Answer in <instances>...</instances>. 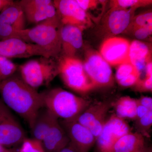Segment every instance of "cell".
<instances>
[{
  "label": "cell",
  "mask_w": 152,
  "mask_h": 152,
  "mask_svg": "<svg viewBox=\"0 0 152 152\" xmlns=\"http://www.w3.org/2000/svg\"><path fill=\"white\" fill-rule=\"evenodd\" d=\"M110 8L138 9L151 5L152 0H112L109 2Z\"/></svg>",
  "instance_id": "25"
},
{
  "label": "cell",
  "mask_w": 152,
  "mask_h": 152,
  "mask_svg": "<svg viewBox=\"0 0 152 152\" xmlns=\"http://www.w3.org/2000/svg\"><path fill=\"white\" fill-rule=\"evenodd\" d=\"M8 149L0 145V152H7Z\"/></svg>",
  "instance_id": "39"
},
{
  "label": "cell",
  "mask_w": 152,
  "mask_h": 152,
  "mask_svg": "<svg viewBox=\"0 0 152 152\" xmlns=\"http://www.w3.org/2000/svg\"><path fill=\"white\" fill-rule=\"evenodd\" d=\"M58 152H79L70 142L64 148Z\"/></svg>",
  "instance_id": "35"
},
{
  "label": "cell",
  "mask_w": 152,
  "mask_h": 152,
  "mask_svg": "<svg viewBox=\"0 0 152 152\" xmlns=\"http://www.w3.org/2000/svg\"><path fill=\"white\" fill-rule=\"evenodd\" d=\"M7 152H19V151H14L13 150L9 149H8L7 151Z\"/></svg>",
  "instance_id": "40"
},
{
  "label": "cell",
  "mask_w": 152,
  "mask_h": 152,
  "mask_svg": "<svg viewBox=\"0 0 152 152\" xmlns=\"http://www.w3.org/2000/svg\"><path fill=\"white\" fill-rule=\"evenodd\" d=\"M146 77H152V61L147 64L145 68Z\"/></svg>",
  "instance_id": "36"
},
{
  "label": "cell",
  "mask_w": 152,
  "mask_h": 152,
  "mask_svg": "<svg viewBox=\"0 0 152 152\" xmlns=\"http://www.w3.org/2000/svg\"><path fill=\"white\" fill-rule=\"evenodd\" d=\"M149 111L151 110H149L147 108L137 104V118H136V119L140 118L144 116Z\"/></svg>",
  "instance_id": "34"
},
{
  "label": "cell",
  "mask_w": 152,
  "mask_h": 152,
  "mask_svg": "<svg viewBox=\"0 0 152 152\" xmlns=\"http://www.w3.org/2000/svg\"><path fill=\"white\" fill-rule=\"evenodd\" d=\"M34 56L52 58L45 50L20 39L11 38L0 40V56L7 58H28Z\"/></svg>",
  "instance_id": "12"
},
{
  "label": "cell",
  "mask_w": 152,
  "mask_h": 152,
  "mask_svg": "<svg viewBox=\"0 0 152 152\" xmlns=\"http://www.w3.org/2000/svg\"><path fill=\"white\" fill-rule=\"evenodd\" d=\"M19 152H45L42 142L33 137L24 140Z\"/></svg>",
  "instance_id": "29"
},
{
  "label": "cell",
  "mask_w": 152,
  "mask_h": 152,
  "mask_svg": "<svg viewBox=\"0 0 152 152\" xmlns=\"http://www.w3.org/2000/svg\"><path fill=\"white\" fill-rule=\"evenodd\" d=\"M113 107L115 111V114L123 119H129L135 121L137 118V99L129 96L121 97L113 103Z\"/></svg>",
  "instance_id": "22"
},
{
  "label": "cell",
  "mask_w": 152,
  "mask_h": 152,
  "mask_svg": "<svg viewBox=\"0 0 152 152\" xmlns=\"http://www.w3.org/2000/svg\"><path fill=\"white\" fill-rule=\"evenodd\" d=\"M53 2L63 25H73L86 29L93 25L76 0H56Z\"/></svg>",
  "instance_id": "11"
},
{
  "label": "cell",
  "mask_w": 152,
  "mask_h": 152,
  "mask_svg": "<svg viewBox=\"0 0 152 152\" xmlns=\"http://www.w3.org/2000/svg\"><path fill=\"white\" fill-rule=\"evenodd\" d=\"M131 42L124 38L111 37L106 39L101 45V56L110 66H118L129 61Z\"/></svg>",
  "instance_id": "14"
},
{
  "label": "cell",
  "mask_w": 152,
  "mask_h": 152,
  "mask_svg": "<svg viewBox=\"0 0 152 152\" xmlns=\"http://www.w3.org/2000/svg\"><path fill=\"white\" fill-rule=\"evenodd\" d=\"M152 24V12L149 10L139 14L134 17L130 24L124 34H126L136 28Z\"/></svg>",
  "instance_id": "27"
},
{
  "label": "cell",
  "mask_w": 152,
  "mask_h": 152,
  "mask_svg": "<svg viewBox=\"0 0 152 152\" xmlns=\"http://www.w3.org/2000/svg\"><path fill=\"white\" fill-rule=\"evenodd\" d=\"M136 9L110 8L101 20L100 31L106 39L124 34L134 16Z\"/></svg>",
  "instance_id": "9"
},
{
  "label": "cell",
  "mask_w": 152,
  "mask_h": 152,
  "mask_svg": "<svg viewBox=\"0 0 152 152\" xmlns=\"http://www.w3.org/2000/svg\"><path fill=\"white\" fill-rule=\"evenodd\" d=\"M137 102L138 104L144 106L147 108L149 110H152V99L151 97H141L140 99H137Z\"/></svg>",
  "instance_id": "33"
},
{
  "label": "cell",
  "mask_w": 152,
  "mask_h": 152,
  "mask_svg": "<svg viewBox=\"0 0 152 152\" xmlns=\"http://www.w3.org/2000/svg\"><path fill=\"white\" fill-rule=\"evenodd\" d=\"M26 137L22 125L0 99V145L5 148L15 146Z\"/></svg>",
  "instance_id": "7"
},
{
  "label": "cell",
  "mask_w": 152,
  "mask_h": 152,
  "mask_svg": "<svg viewBox=\"0 0 152 152\" xmlns=\"http://www.w3.org/2000/svg\"><path fill=\"white\" fill-rule=\"evenodd\" d=\"M135 125L137 132L143 137H149V132L152 125V110L149 111L142 118L136 119Z\"/></svg>",
  "instance_id": "28"
},
{
  "label": "cell",
  "mask_w": 152,
  "mask_h": 152,
  "mask_svg": "<svg viewBox=\"0 0 152 152\" xmlns=\"http://www.w3.org/2000/svg\"><path fill=\"white\" fill-rule=\"evenodd\" d=\"M129 59L130 62L141 72L147 64L152 61L151 44L136 39L131 42Z\"/></svg>",
  "instance_id": "17"
},
{
  "label": "cell",
  "mask_w": 152,
  "mask_h": 152,
  "mask_svg": "<svg viewBox=\"0 0 152 152\" xmlns=\"http://www.w3.org/2000/svg\"><path fill=\"white\" fill-rule=\"evenodd\" d=\"M133 87L134 89L137 91L152 92V77H145L142 80L140 79Z\"/></svg>",
  "instance_id": "32"
},
{
  "label": "cell",
  "mask_w": 152,
  "mask_h": 152,
  "mask_svg": "<svg viewBox=\"0 0 152 152\" xmlns=\"http://www.w3.org/2000/svg\"><path fill=\"white\" fill-rule=\"evenodd\" d=\"M58 62V75L68 88L81 94L95 88L85 70L81 60L76 57L62 56Z\"/></svg>",
  "instance_id": "5"
},
{
  "label": "cell",
  "mask_w": 152,
  "mask_h": 152,
  "mask_svg": "<svg viewBox=\"0 0 152 152\" xmlns=\"http://www.w3.org/2000/svg\"><path fill=\"white\" fill-rule=\"evenodd\" d=\"M53 58L41 57L18 66L20 76L28 85L37 90L48 86L58 75V62Z\"/></svg>",
  "instance_id": "4"
},
{
  "label": "cell",
  "mask_w": 152,
  "mask_h": 152,
  "mask_svg": "<svg viewBox=\"0 0 152 152\" xmlns=\"http://www.w3.org/2000/svg\"><path fill=\"white\" fill-rule=\"evenodd\" d=\"M142 152H152V148L145 146Z\"/></svg>",
  "instance_id": "38"
},
{
  "label": "cell",
  "mask_w": 152,
  "mask_h": 152,
  "mask_svg": "<svg viewBox=\"0 0 152 152\" xmlns=\"http://www.w3.org/2000/svg\"><path fill=\"white\" fill-rule=\"evenodd\" d=\"M130 132L131 128L124 119L113 114L107 120L96 140L98 152H113L116 143Z\"/></svg>",
  "instance_id": "8"
},
{
  "label": "cell",
  "mask_w": 152,
  "mask_h": 152,
  "mask_svg": "<svg viewBox=\"0 0 152 152\" xmlns=\"http://www.w3.org/2000/svg\"><path fill=\"white\" fill-rule=\"evenodd\" d=\"M0 94L5 104L21 117L31 129L38 113L44 107L42 93L15 73L0 83Z\"/></svg>",
  "instance_id": "1"
},
{
  "label": "cell",
  "mask_w": 152,
  "mask_h": 152,
  "mask_svg": "<svg viewBox=\"0 0 152 152\" xmlns=\"http://www.w3.org/2000/svg\"><path fill=\"white\" fill-rule=\"evenodd\" d=\"M93 22H99L102 18L108 1L101 0H76Z\"/></svg>",
  "instance_id": "23"
},
{
  "label": "cell",
  "mask_w": 152,
  "mask_h": 152,
  "mask_svg": "<svg viewBox=\"0 0 152 152\" xmlns=\"http://www.w3.org/2000/svg\"><path fill=\"white\" fill-rule=\"evenodd\" d=\"M26 17L18 2H15L0 12V40L13 38L17 32L26 28Z\"/></svg>",
  "instance_id": "10"
},
{
  "label": "cell",
  "mask_w": 152,
  "mask_h": 152,
  "mask_svg": "<svg viewBox=\"0 0 152 152\" xmlns=\"http://www.w3.org/2000/svg\"><path fill=\"white\" fill-rule=\"evenodd\" d=\"M18 2L23 11L48 5L53 3V1L50 0H22Z\"/></svg>",
  "instance_id": "31"
},
{
  "label": "cell",
  "mask_w": 152,
  "mask_h": 152,
  "mask_svg": "<svg viewBox=\"0 0 152 152\" xmlns=\"http://www.w3.org/2000/svg\"><path fill=\"white\" fill-rule=\"evenodd\" d=\"M63 25L58 14L30 28L17 32L13 38L34 44L45 50L56 58L61 53V31Z\"/></svg>",
  "instance_id": "2"
},
{
  "label": "cell",
  "mask_w": 152,
  "mask_h": 152,
  "mask_svg": "<svg viewBox=\"0 0 152 152\" xmlns=\"http://www.w3.org/2000/svg\"><path fill=\"white\" fill-rule=\"evenodd\" d=\"M44 107L64 121L75 120L91 105L87 100L61 88L42 93Z\"/></svg>",
  "instance_id": "3"
},
{
  "label": "cell",
  "mask_w": 152,
  "mask_h": 152,
  "mask_svg": "<svg viewBox=\"0 0 152 152\" xmlns=\"http://www.w3.org/2000/svg\"><path fill=\"white\" fill-rule=\"evenodd\" d=\"M18 66L10 59L0 56V83L15 73Z\"/></svg>",
  "instance_id": "26"
},
{
  "label": "cell",
  "mask_w": 152,
  "mask_h": 152,
  "mask_svg": "<svg viewBox=\"0 0 152 152\" xmlns=\"http://www.w3.org/2000/svg\"><path fill=\"white\" fill-rule=\"evenodd\" d=\"M83 28L70 25H63L61 31V53L63 56L75 57L83 47Z\"/></svg>",
  "instance_id": "16"
},
{
  "label": "cell",
  "mask_w": 152,
  "mask_h": 152,
  "mask_svg": "<svg viewBox=\"0 0 152 152\" xmlns=\"http://www.w3.org/2000/svg\"><path fill=\"white\" fill-rule=\"evenodd\" d=\"M42 142L45 152H58L70 142L69 139L59 119L53 125Z\"/></svg>",
  "instance_id": "18"
},
{
  "label": "cell",
  "mask_w": 152,
  "mask_h": 152,
  "mask_svg": "<svg viewBox=\"0 0 152 152\" xmlns=\"http://www.w3.org/2000/svg\"><path fill=\"white\" fill-rule=\"evenodd\" d=\"M126 34L132 36L138 40H147L151 38L152 36V24H148L145 26L136 28Z\"/></svg>",
  "instance_id": "30"
},
{
  "label": "cell",
  "mask_w": 152,
  "mask_h": 152,
  "mask_svg": "<svg viewBox=\"0 0 152 152\" xmlns=\"http://www.w3.org/2000/svg\"><path fill=\"white\" fill-rule=\"evenodd\" d=\"M69 139L70 142L79 152H89L96 139L86 127L76 119L59 121Z\"/></svg>",
  "instance_id": "15"
},
{
  "label": "cell",
  "mask_w": 152,
  "mask_h": 152,
  "mask_svg": "<svg viewBox=\"0 0 152 152\" xmlns=\"http://www.w3.org/2000/svg\"><path fill=\"white\" fill-rule=\"evenodd\" d=\"M113 104L110 101H104L90 105L76 121L88 128L97 139L107 121V115Z\"/></svg>",
  "instance_id": "13"
},
{
  "label": "cell",
  "mask_w": 152,
  "mask_h": 152,
  "mask_svg": "<svg viewBox=\"0 0 152 152\" xmlns=\"http://www.w3.org/2000/svg\"><path fill=\"white\" fill-rule=\"evenodd\" d=\"M141 72L130 62L117 66L116 80L120 86L133 87L140 79Z\"/></svg>",
  "instance_id": "21"
},
{
  "label": "cell",
  "mask_w": 152,
  "mask_h": 152,
  "mask_svg": "<svg viewBox=\"0 0 152 152\" xmlns=\"http://www.w3.org/2000/svg\"><path fill=\"white\" fill-rule=\"evenodd\" d=\"M144 137L137 132H130L123 136L114 146L113 152H142Z\"/></svg>",
  "instance_id": "20"
},
{
  "label": "cell",
  "mask_w": 152,
  "mask_h": 152,
  "mask_svg": "<svg viewBox=\"0 0 152 152\" xmlns=\"http://www.w3.org/2000/svg\"><path fill=\"white\" fill-rule=\"evenodd\" d=\"M58 119L45 108L41 109L32 128L31 129L33 138L42 141L53 125Z\"/></svg>",
  "instance_id": "19"
},
{
  "label": "cell",
  "mask_w": 152,
  "mask_h": 152,
  "mask_svg": "<svg viewBox=\"0 0 152 152\" xmlns=\"http://www.w3.org/2000/svg\"><path fill=\"white\" fill-rule=\"evenodd\" d=\"M83 63L87 75L95 88L113 85L111 66L97 51L92 49L87 50Z\"/></svg>",
  "instance_id": "6"
},
{
  "label": "cell",
  "mask_w": 152,
  "mask_h": 152,
  "mask_svg": "<svg viewBox=\"0 0 152 152\" xmlns=\"http://www.w3.org/2000/svg\"><path fill=\"white\" fill-rule=\"evenodd\" d=\"M26 20L32 23H39L55 16L57 11L53 2L48 5L23 11Z\"/></svg>",
  "instance_id": "24"
},
{
  "label": "cell",
  "mask_w": 152,
  "mask_h": 152,
  "mask_svg": "<svg viewBox=\"0 0 152 152\" xmlns=\"http://www.w3.org/2000/svg\"><path fill=\"white\" fill-rule=\"evenodd\" d=\"M14 1L12 0H0V12L6 7L10 5Z\"/></svg>",
  "instance_id": "37"
}]
</instances>
